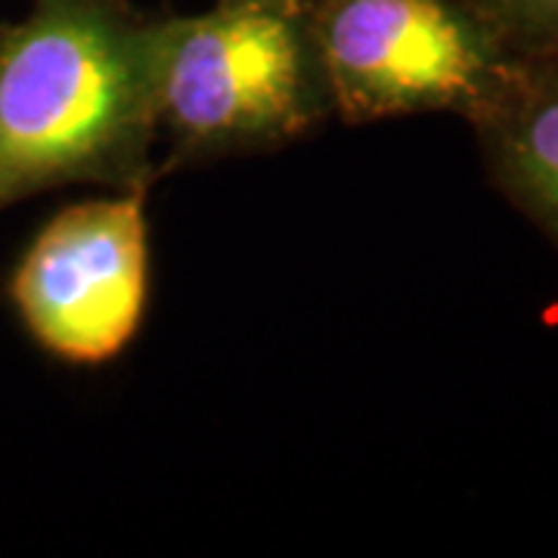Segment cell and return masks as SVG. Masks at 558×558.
Wrapping results in <instances>:
<instances>
[{
	"mask_svg": "<svg viewBox=\"0 0 558 558\" xmlns=\"http://www.w3.org/2000/svg\"><path fill=\"white\" fill-rule=\"evenodd\" d=\"M153 20L124 0H32L0 25V211L72 183L159 178Z\"/></svg>",
	"mask_w": 558,
	"mask_h": 558,
	"instance_id": "cell-1",
	"label": "cell"
},
{
	"mask_svg": "<svg viewBox=\"0 0 558 558\" xmlns=\"http://www.w3.org/2000/svg\"><path fill=\"white\" fill-rule=\"evenodd\" d=\"M159 134L183 165L264 153L329 121L311 0H211L199 13L153 20Z\"/></svg>",
	"mask_w": 558,
	"mask_h": 558,
	"instance_id": "cell-2",
	"label": "cell"
},
{
	"mask_svg": "<svg viewBox=\"0 0 558 558\" xmlns=\"http://www.w3.org/2000/svg\"><path fill=\"white\" fill-rule=\"evenodd\" d=\"M311 25L348 124L453 112L475 128L524 65L462 0H311Z\"/></svg>",
	"mask_w": 558,
	"mask_h": 558,
	"instance_id": "cell-3",
	"label": "cell"
},
{
	"mask_svg": "<svg viewBox=\"0 0 558 558\" xmlns=\"http://www.w3.org/2000/svg\"><path fill=\"white\" fill-rule=\"evenodd\" d=\"M146 190L62 208L10 282L25 329L69 363H102L137 332L149 295Z\"/></svg>",
	"mask_w": 558,
	"mask_h": 558,
	"instance_id": "cell-4",
	"label": "cell"
},
{
	"mask_svg": "<svg viewBox=\"0 0 558 558\" xmlns=\"http://www.w3.org/2000/svg\"><path fill=\"white\" fill-rule=\"evenodd\" d=\"M475 131L494 183L558 242V60L524 62Z\"/></svg>",
	"mask_w": 558,
	"mask_h": 558,
	"instance_id": "cell-5",
	"label": "cell"
},
{
	"mask_svg": "<svg viewBox=\"0 0 558 558\" xmlns=\"http://www.w3.org/2000/svg\"><path fill=\"white\" fill-rule=\"evenodd\" d=\"M521 62L558 60V0H462Z\"/></svg>",
	"mask_w": 558,
	"mask_h": 558,
	"instance_id": "cell-6",
	"label": "cell"
}]
</instances>
